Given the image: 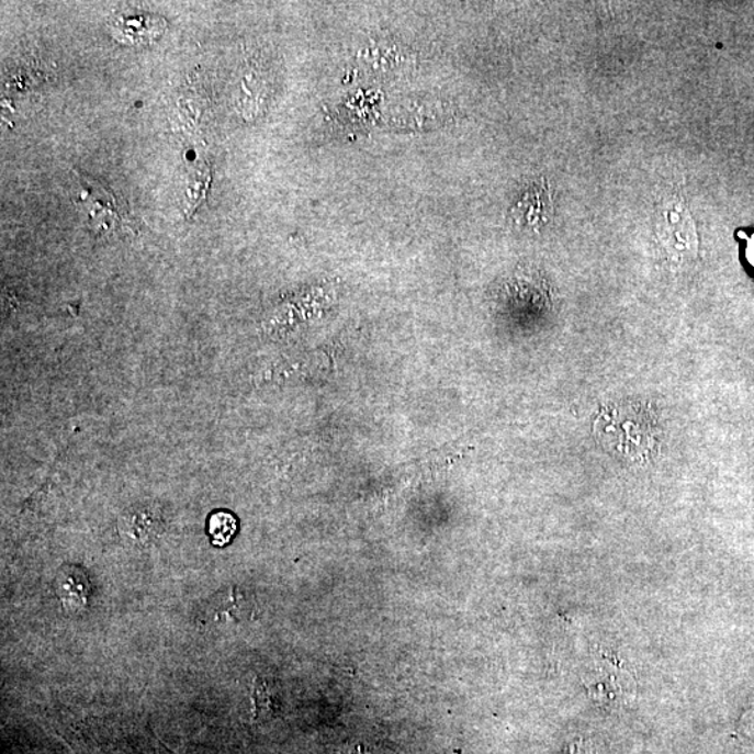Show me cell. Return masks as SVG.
<instances>
[{"mask_svg":"<svg viewBox=\"0 0 754 754\" xmlns=\"http://www.w3.org/2000/svg\"><path fill=\"white\" fill-rule=\"evenodd\" d=\"M81 200L87 204V213L92 223V227L99 233L116 230L122 224L131 227L132 217L127 213L125 204H121L116 194L110 188L101 187L99 182L90 181L89 178L80 177Z\"/></svg>","mask_w":754,"mask_h":754,"instance_id":"obj_1","label":"cell"},{"mask_svg":"<svg viewBox=\"0 0 754 754\" xmlns=\"http://www.w3.org/2000/svg\"><path fill=\"white\" fill-rule=\"evenodd\" d=\"M56 593L66 609L83 608L90 594L89 578L79 569H66L56 577Z\"/></svg>","mask_w":754,"mask_h":754,"instance_id":"obj_3","label":"cell"},{"mask_svg":"<svg viewBox=\"0 0 754 754\" xmlns=\"http://www.w3.org/2000/svg\"><path fill=\"white\" fill-rule=\"evenodd\" d=\"M243 598L244 595L238 588H230L228 593L215 595L213 599H210L206 618L214 624L237 622L243 619V614H239Z\"/></svg>","mask_w":754,"mask_h":754,"instance_id":"obj_4","label":"cell"},{"mask_svg":"<svg viewBox=\"0 0 754 754\" xmlns=\"http://www.w3.org/2000/svg\"><path fill=\"white\" fill-rule=\"evenodd\" d=\"M207 531L214 547L228 545L238 531L237 518L228 511H214L209 518Z\"/></svg>","mask_w":754,"mask_h":754,"instance_id":"obj_6","label":"cell"},{"mask_svg":"<svg viewBox=\"0 0 754 754\" xmlns=\"http://www.w3.org/2000/svg\"><path fill=\"white\" fill-rule=\"evenodd\" d=\"M161 531V517L156 511L143 509L133 511L127 517L126 532L133 541L147 543L154 540Z\"/></svg>","mask_w":754,"mask_h":754,"instance_id":"obj_5","label":"cell"},{"mask_svg":"<svg viewBox=\"0 0 754 754\" xmlns=\"http://www.w3.org/2000/svg\"><path fill=\"white\" fill-rule=\"evenodd\" d=\"M251 697H254L255 720L266 716L267 711L274 709L273 700H271V690L265 680L258 679L255 682L254 696Z\"/></svg>","mask_w":754,"mask_h":754,"instance_id":"obj_7","label":"cell"},{"mask_svg":"<svg viewBox=\"0 0 754 754\" xmlns=\"http://www.w3.org/2000/svg\"><path fill=\"white\" fill-rule=\"evenodd\" d=\"M584 684L592 699L604 705H624L632 699L635 690L632 676L612 664L594 666L593 671L584 676Z\"/></svg>","mask_w":754,"mask_h":754,"instance_id":"obj_2","label":"cell"},{"mask_svg":"<svg viewBox=\"0 0 754 754\" xmlns=\"http://www.w3.org/2000/svg\"><path fill=\"white\" fill-rule=\"evenodd\" d=\"M747 259L754 267V235L751 238V244H747Z\"/></svg>","mask_w":754,"mask_h":754,"instance_id":"obj_8","label":"cell"}]
</instances>
